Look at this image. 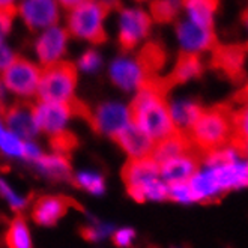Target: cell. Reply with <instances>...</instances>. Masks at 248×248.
<instances>
[{"label":"cell","instance_id":"1","mask_svg":"<svg viewBox=\"0 0 248 248\" xmlns=\"http://www.w3.org/2000/svg\"><path fill=\"white\" fill-rule=\"evenodd\" d=\"M197 203H212L248 189V154L235 141L200 155L199 167L189 179Z\"/></svg>","mask_w":248,"mask_h":248},{"label":"cell","instance_id":"32","mask_svg":"<svg viewBox=\"0 0 248 248\" xmlns=\"http://www.w3.org/2000/svg\"><path fill=\"white\" fill-rule=\"evenodd\" d=\"M0 149L5 154L12 155V156H21L23 158V149H24V141L14 136L11 133H5L0 137Z\"/></svg>","mask_w":248,"mask_h":248},{"label":"cell","instance_id":"40","mask_svg":"<svg viewBox=\"0 0 248 248\" xmlns=\"http://www.w3.org/2000/svg\"><path fill=\"white\" fill-rule=\"evenodd\" d=\"M84 2H86V0H57V3H59V6L63 11H71V9L80 6Z\"/></svg>","mask_w":248,"mask_h":248},{"label":"cell","instance_id":"26","mask_svg":"<svg viewBox=\"0 0 248 248\" xmlns=\"http://www.w3.org/2000/svg\"><path fill=\"white\" fill-rule=\"evenodd\" d=\"M149 14L154 21L171 23L182 12V0H151Z\"/></svg>","mask_w":248,"mask_h":248},{"label":"cell","instance_id":"29","mask_svg":"<svg viewBox=\"0 0 248 248\" xmlns=\"http://www.w3.org/2000/svg\"><path fill=\"white\" fill-rule=\"evenodd\" d=\"M72 184H74L77 188L86 189L92 194H103L106 191V182L103 179V176H99L96 173H89V171H83L78 173L77 176H72Z\"/></svg>","mask_w":248,"mask_h":248},{"label":"cell","instance_id":"36","mask_svg":"<svg viewBox=\"0 0 248 248\" xmlns=\"http://www.w3.org/2000/svg\"><path fill=\"white\" fill-rule=\"evenodd\" d=\"M17 59V53L12 48V46L8 41L0 42V76L3 74V71Z\"/></svg>","mask_w":248,"mask_h":248},{"label":"cell","instance_id":"49","mask_svg":"<svg viewBox=\"0 0 248 248\" xmlns=\"http://www.w3.org/2000/svg\"><path fill=\"white\" fill-rule=\"evenodd\" d=\"M247 154H248V152H247Z\"/></svg>","mask_w":248,"mask_h":248},{"label":"cell","instance_id":"7","mask_svg":"<svg viewBox=\"0 0 248 248\" xmlns=\"http://www.w3.org/2000/svg\"><path fill=\"white\" fill-rule=\"evenodd\" d=\"M41 72L42 68L35 61L17 56V59L3 71L0 80L9 93L21 101H29L38 93Z\"/></svg>","mask_w":248,"mask_h":248},{"label":"cell","instance_id":"17","mask_svg":"<svg viewBox=\"0 0 248 248\" xmlns=\"http://www.w3.org/2000/svg\"><path fill=\"white\" fill-rule=\"evenodd\" d=\"M111 139L118 143L122 151H125L129 155L131 159L149 158L152 156L155 148V143L133 122H129L126 126L118 131Z\"/></svg>","mask_w":248,"mask_h":248},{"label":"cell","instance_id":"9","mask_svg":"<svg viewBox=\"0 0 248 248\" xmlns=\"http://www.w3.org/2000/svg\"><path fill=\"white\" fill-rule=\"evenodd\" d=\"M71 36L63 24H54L38 32L33 41V53L36 63L41 68H47L56 63L65 62V56L69 48Z\"/></svg>","mask_w":248,"mask_h":248},{"label":"cell","instance_id":"30","mask_svg":"<svg viewBox=\"0 0 248 248\" xmlns=\"http://www.w3.org/2000/svg\"><path fill=\"white\" fill-rule=\"evenodd\" d=\"M103 56H101V53L96 48H87L80 54L76 68L77 71L84 72V74H95V72L103 68Z\"/></svg>","mask_w":248,"mask_h":248},{"label":"cell","instance_id":"4","mask_svg":"<svg viewBox=\"0 0 248 248\" xmlns=\"http://www.w3.org/2000/svg\"><path fill=\"white\" fill-rule=\"evenodd\" d=\"M108 9L86 0L80 6L66 11L65 29L71 38L83 42L98 44L106 39Z\"/></svg>","mask_w":248,"mask_h":248},{"label":"cell","instance_id":"16","mask_svg":"<svg viewBox=\"0 0 248 248\" xmlns=\"http://www.w3.org/2000/svg\"><path fill=\"white\" fill-rule=\"evenodd\" d=\"M200 155L196 151H188L178 156L159 164V176L167 184H179V182H189L194 176V173L199 167Z\"/></svg>","mask_w":248,"mask_h":248},{"label":"cell","instance_id":"14","mask_svg":"<svg viewBox=\"0 0 248 248\" xmlns=\"http://www.w3.org/2000/svg\"><path fill=\"white\" fill-rule=\"evenodd\" d=\"M33 116L39 131H44L48 136L65 129L66 122L74 116L69 103H48L38 101L33 104Z\"/></svg>","mask_w":248,"mask_h":248},{"label":"cell","instance_id":"35","mask_svg":"<svg viewBox=\"0 0 248 248\" xmlns=\"http://www.w3.org/2000/svg\"><path fill=\"white\" fill-rule=\"evenodd\" d=\"M14 24H16V16L14 12L0 11V42L8 41L14 31Z\"/></svg>","mask_w":248,"mask_h":248},{"label":"cell","instance_id":"12","mask_svg":"<svg viewBox=\"0 0 248 248\" xmlns=\"http://www.w3.org/2000/svg\"><path fill=\"white\" fill-rule=\"evenodd\" d=\"M86 122L91 125L95 133L113 137L131 122V118L128 107L118 103H106L98 106L95 110H91Z\"/></svg>","mask_w":248,"mask_h":248},{"label":"cell","instance_id":"28","mask_svg":"<svg viewBox=\"0 0 248 248\" xmlns=\"http://www.w3.org/2000/svg\"><path fill=\"white\" fill-rule=\"evenodd\" d=\"M50 146L54 151V154L69 156L71 152L78 146V139L74 133L68 129L59 131V133L50 136Z\"/></svg>","mask_w":248,"mask_h":248},{"label":"cell","instance_id":"5","mask_svg":"<svg viewBox=\"0 0 248 248\" xmlns=\"http://www.w3.org/2000/svg\"><path fill=\"white\" fill-rule=\"evenodd\" d=\"M76 65L69 62H61L47 68H42L41 80L38 86V101L48 103H69L76 96L77 87Z\"/></svg>","mask_w":248,"mask_h":248},{"label":"cell","instance_id":"27","mask_svg":"<svg viewBox=\"0 0 248 248\" xmlns=\"http://www.w3.org/2000/svg\"><path fill=\"white\" fill-rule=\"evenodd\" d=\"M233 121V141L248 152V103L241 104V107L232 113Z\"/></svg>","mask_w":248,"mask_h":248},{"label":"cell","instance_id":"48","mask_svg":"<svg viewBox=\"0 0 248 248\" xmlns=\"http://www.w3.org/2000/svg\"><path fill=\"white\" fill-rule=\"evenodd\" d=\"M173 248H184V247H173Z\"/></svg>","mask_w":248,"mask_h":248},{"label":"cell","instance_id":"21","mask_svg":"<svg viewBox=\"0 0 248 248\" xmlns=\"http://www.w3.org/2000/svg\"><path fill=\"white\" fill-rule=\"evenodd\" d=\"M36 167L47 174L48 178L56 181H72V169L69 156L59 155V154H51V155H41L36 161Z\"/></svg>","mask_w":248,"mask_h":248},{"label":"cell","instance_id":"15","mask_svg":"<svg viewBox=\"0 0 248 248\" xmlns=\"http://www.w3.org/2000/svg\"><path fill=\"white\" fill-rule=\"evenodd\" d=\"M69 208L80 209L77 203L66 196H42L32 206V220L39 226H54Z\"/></svg>","mask_w":248,"mask_h":248},{"label":"cell","instance_id":"33","mask_svg":"<svg viewBox=\"0 0 248 248\" xmlns=\"http://www.w3.org/2000/svg\"><path fill=\"white\" fill-rule=\"evenodd\" d=\"M0 196H2L3 199H6L8 203L11 205V208H12L14 211H17V212L23 211V209L27 206V199L17 196V194L11 189V186H9L3 179H0Z\"/></svg>","mask_w":248,"mask_h":248},{"label":"cell","instance_id":"39","mask_svg":"<svg viewBox=\"0 0 248 248\" xmlns=\"http://www.w3.org/2000/svg\"><path fill=\"white\" fill-rule=\"evenodd\" d=\"M8 96H9V92L5 87V84L0 80V116L5 113V110L11 106L9 101H8Z\"/></svg>","mask_w":248,"mask_h":248},{"label":"cell","instance_id":"23","mask_svg":"<svg viewBox=\"0 0 248 248\" xmlns=\"http://www.w3.org/2000/svg\"><path fill=\"white\" fill-rule=\"evenodd\" d=\"M202 72H203V63L200 61V57L182 54L171 71L170 81L173 84H184L199 78L202 76Z\"/></svg>","mask_w":248,"mask_h":248},{"label":"cell","instance_id":"13","mask_svg":"<svg viewBox=\"0 0 248 248\" xmlns=\"http://www.w3.org/2000/svg\"><path fill=\"white\" fill-rule=\"evenodd\" d=\"M0 118L8 126L9 133L18 139L32 140L39 133L33 116V103H29V101L20 99L11 104Z\"/></svg>","mask_w":248,"mask_h":248},{"label":"cell","instance_id":"20","mask_svg":"<svg viewBox=\"0 0 248 248\" xmlns=\"http://www.w3.org/2000/svg\"><path fill=\"white\" fill-rule=\"evenodd\" d=\"M218 0H182L184 18L202 27L214 29Z\"/></svg>","mask_w":248,"mask_h":248},{"label":"cell","instance_id":"38","mask_svg":"<svg viewBox=\"0 0 248 248\" xmlns=\"http://www.w3.org/2000/svg\"><path fill=\"white\" fill-rule=\"evenodd\" d=\"M41 155H42V154H41V151H39L38 146H35V144L31 143V141H24V149H23V158H24V159L35 163Z\"/></svg>","mask_w":248,"mask_h":248},{"label":"cell","instance_id":"37","mask_svg":"<svg viewBox=\"0 0 248 248\" xmlns=\"http://www.w3.org/2000/svg\"><path fill=\"white\" fill-rule=\"evenodd\" d=\"M113 244L119 248H128L133 245V241L136 239V232L133 229H122L118 230L113 235Z\"/></svg>","mask_w":248,"mask_h":248},{"label":"cell","instance_id":"19","mask_svg":"<svg viewBox=\"0 0 248 248\" xmlns=\"http://www.w3.org/2000/svg\"><path fill=\"white\" fill-rule=\"evenodd\" d=\"M159 176V164L152 156L149 158H139V159H128L122 167V179L128 186H143Z\"/></svg>","mask_w":248,"mask_h":248},{"label":"cell","instance_id":"45","mask_svg":"<svg viewBox=\"0 0 248 248\" xmlns=\"http://www.w3.org/2000/svg\"><path fill=\"white\" fill-rule=\"evenodd\" d=\"M5 133V131H3V128H2V125H0V137H2V134Z\"/></svg>","mask_w":248,"mask_h":248},{"label":"cell","instance_id":"22","mask_svg":"<svg viewBox=\"0 0 248 248\" xmlns=\"http://www.w3.org/2000/svg\"><path fill=\"white\" fill-rule=\"evenodd\" d=\"M191 149L193 148H191V144H189L186 136L174 133L173 136L155 143L152 158L158 164H161V163L167 161V159H171V158L178 156V155H181L184 152L191 151Z\"/></svg>","mask_w":248,"mask_h":248},{"label":"cell","instance_id":"42","mask_svg":"<svg viewBox=\"0 0 248 248\" xmlns=\"http://www.w3.org/2000/svg\"><path fill=\"white\" fill-rule=\"evenodd\" d=\"M92 2L99 5V6L106 8V9H108V11L118 6V0H92Z\"/></svg>","mask_w":248,"mask_h":248},{"label":"cell","instance_id":"46","mask_svg":"<svg viewBox=\"0 0 248 248\" xmlns=\"http://www.w3.org/2000/svg\"><path fill=\"white\" fill-rule=\"evenodd\" d=\"M245 61H247V62H248V48H247V50H245Z\"/></svg>","mask_w":248,"mask_h":248},{"label":"cell","instance_id":"34","mask_svg":"<svg viewBox=\"0 0 248 248\" xmlns=\"http://www.w3.org/2000/svg\"><path fill=\"white\" fill-rule=\"evenodd\" d=\"M111 230V227L103 226V224H95V226H83L80 227V236L89 242H96L107 236V233Z\"/></svg>","mask_w":248,"mask_h":248},{"label":"cell","instance_id":"43","mask_svg":"<svg viewBox=\"0 0 248 248\" xmlns=\"http://www.w3.org/2000/svg\"><path fill=\"white\" fill-rule=\"evenodd\" d=\"M242 21H244V27L247 29V32H248V9H247V11H245V14H244Z\"/></svg>","mask_w":248,"mask_h":248},{"label":"cell","instance_id":"6","mask_svg":"<svg viewBox=\"0 0 248 248\" xmlns=\"http://www.w3.org/2000/svg\"><path fill=\"white\" fill-rule=\"evenodd\" d=\"M154 20L149 11L140 5H128L116 11L114 31L125 50H133L149 38Z\"/></svg>","mask_w":248,"mask_h":248},{"label":"cell","instance_id":"44","mask_svg":"<svg viewBox=\"0 0 248 248\" xmlns=\"http://www.w3.org/2000/svg\"><path fill=\"white\" fill-rule=\"evenodd\" d=\"M242 98H244L245 103H248V84L244 87V91H242Z\"/></svg>","mask_w":248,"mask_h":248},{"label":"cell","instance_id":"3","mask_svg":"<svg viewBox=\"0 0 248 248\" xmlns=\"http://www.w3.org/2000/svg\"><path fill=\"white\" fill-rule=\"evenodd\" d=\"M193 151L199 155L217 151L233 141L232 113L220 108H203L200 118L186 134Z\"/></svg>","mask_w":248,"mask_h":248},{"label":"cell","instance_id":"25","mask_svg":"<svg viewBox=\"0 0 248 248\" xmlns=\"http://www.w3.org/2000/svg\"><path fill=\"white\" fill-rule=\"evenodd\" d=\"M5 242L8 248H33L31 232L21 215L16 217L11 221L5 235Z\"/></svg>","mask_w":248,"mask_h":248},{"label":"cell","instance_id":"47","mask_svg":"<svg viewBox=\"0 0 248 248\" xmlns=\"http://www.w3.org/2000/svg\"><path fill=\"white\" fill-rule=\"evenodd\" d=\"M136 2H151V0H136Z\"/></svg>","mask_w":248,"mask_h":248},{"label":"cell","instance_id":"10","mask_svg":"<svg viewBox=\"0 0 248 248\" xmlns=\"http://www.w3.org/2000/svg\"><path fill=\"white\" fill-rule=\"evenodd\" d=\"M14 16L29 31L38 33L50 26L59 24L63 9L59 6L57 0H18Z\"/></svg>","mask_w":248,"mask_h":248},{"label":"cell","instance_id":"11","mask_svg":"<svg viewBox=\"0 0 248 248\" xmlns=\"http://www.w3.org/2000/svg\"><path fill=\"white\" fill-rule=\"evenodd\" d=\"M174 36L182 51V54L200 57L215 48V33L214 29L202 27L186 18H182L174 26Z\"/></svg>","mask_w":248,"mask_h":248},{"label":"cell","instance_id":"8","mask_svg":"<svg viewBox=\"0 0 248 248\" xmlns=\"http://www.w3.org/2000/svg\"><path fill=\"white\" fill-rule=\"evenodd\" d=\"M111 83L125 92H139L152 80V72L140 56L122 53L108 65Z\"/></svg>","mask_w":248,"mask_h":248},{"label":"cell","instance_id":"2","mask_svg":"<svg viewBox=\"0 0 248 248\" xmlns=\"http://www.w3.org/2000/svg\"><path fill=\"white\" fill-rule=\"evenodd\" d=\"M129 118L154 143L161 141L174 131L167 99V86L161 81L151 80L139 92L128 106Z\"/></svg>","mask_w":248,"mask_h":248},{"label":"cell","instance_id":"24","mask_svg":"<svg viewBox=\"0 0 248 248\" xmlns=\"http://www.w3.org/2000/svg\"><path fill=\"white\" fill-rule=\"evenodd\" d=\"M215 62L224 72L230 76H238L245 63V50L241 47H221L214 48Z\"/></svg>","mask_w":248,"mask_h":248},{"label":"cell","instance_id":"18","mask_svg":"<svg viewBox=\"0 0 248 248\" xmlns=\"http://www.w3.org/2000/svg\"><path fill=\"white\" fill-rule=\"evenodd\" d=\"M169 111L174 131L178 134L186 136L200 118L203 107L199 101L188 96H182L169 101Z\"/></svg>","mask_w":248,"mask_h":248},{"label":"cell","instance_id":"41","mask_svg":"<svg viewBox=\"0 0 248 248\" xmlns=\"http://www.w3.org/2000/svg\"><path fill=\"white\" fill-rule=\"evenodd\" d=\"M17 3H18V0H0V11L14 12Z\"/></svg>","mask_w":248,"mask_h":248},{"label":"cell","instance_id":"31","mask_svg":"<svg viewBox=\"0 0 248 248\" xmlns=\"http://www.w3.org/2000/svg\"><path fill=\"white\" fill-rule=\"evenodd\" d=\"M178 205L189 206V205H197L196 196L193 193V188L189 182H179V184H171L169 185V199Z\"/></svg>","mask_w":248,"mask_h":248}]
</instances>
